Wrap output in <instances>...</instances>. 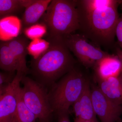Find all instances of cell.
<instances>
[{
    "label": "cell",
    "instance_id": "8",
    "mask_svg": "<svg viewBox=\"0 0 122 122\" xmlns=\"http://www.w3.org/2000/svg\"><path fill=\"white\" fill-rule=\"evenodd\" d=\"M95 113L101 122H117L122 114V105L115 104L103 94L98 86L91 87Z\"/></svg>",
    "mask_w": 122,
    "mask_h": 122
},
{
    "label": "cell",
    "instance_id": "16",
    "mask_svg": "<svg viewBox=\"0 0 122 122\" xmlns=\"http://www.w3.org/2000/svg\"><path fill=\"white\" fill-rule=\"evenodd\" d=\"M24 9L25 0H0V17L15 16Z\"/></svg>",
    "mask_w": 122,
    "mask_h": 122
},
{
    "label": "cell",
    "instance_id": "17",
    "mask_svg": "<svg viewBox=\"0 0 122 122\" xmlns=\"http://www.w3.org/2000/svg\"><path fill=\"white\" fill-rule=\"evenodd\" d=\"M37 119L36 116L24 102L20 92L16 110L10 122H36Z\"/></svg>",
    "mask_w": 122,
    "mask_h": 122
},
{
    "label": "cell",
    "instance_id": "7",
    "mask_svg": "<svg viewBox=\"0 0 122 122\" xmlns=\"http://www.w3.org/2000/svg\"><path fill=\"white\" fill-rule=\"evenodd\" d=\"M25 76L21 72H16L12 82L0 94V122H10L15 113L21 90L20 84Z\"/></svg>",
    "mask_w": 122,
    "mask_h": 122
},
{
    "label": "cell",
    "instance_id": "2",
    "mask_svg": "<svg viewBox=\"0 0 122 122\" xmlns=\"http://www.w3.org/2000/svg\"><path fill=\"white\" fill-rule=\"evenodd\" d=\"M49 49L31 61L30 72L37 82L44 85H52L58 79L74 68L75 59L64 43L62 37H49Z\"/></svg>",
    "mask_w": 122,
    "mask_h": 122
},
{
    "label": "cell",
    "instance_id": "19",
    "mask_svg": "<svg viewBox=\"0 0 122 122\" xmlns=\"http://www.w3.org/2000/svg\"><path fill=\"white\" fill-rule=\"evenodd\" d=\"M47 32V26L41 22H37L25 28L24 30V34L25 37L32 41L42 38Z\"/></svg>",
    "mask_w": 122,
    "mask_h": 122
},
{
    "label": "cell",
    "instance_id": "13",
    "mask_svg": "<svg viewBox=\"0 0 122 122\" xmlns=\"http://www.w3.org/2000/svg\"><path fill=\"white\" fill-rule=\"evenodd\" d=\"M52 0H33L25 9L21 21L24 28L38 22L46 12Z\"/></svg>",
    "mask_w": 122,
    "mask_h": 122
},
{
    "label": "cell",
    "instance_id": "10",
    "mask_svg": "<svg viewBox=\"0 0 122 122\" xmlns=\"http://www.w3.org/2000/svg\"><path fill=\"white\" fill-rule=\"evenodd\" d=\"M98 80L116 77L121 74L122 65L117 55H109L98 61L94 66Z\"/></svg>",
    "mask_w": 122,
    "mask_h": 122
},
{
    "label": "cell",
    "instance_id": "3",
    "mask_svg": "<svg viewBox=\"0 0 122 122\" xmlns=\"http://www.w3.org/2000/svg\"><path fill=\"white\" fill-rule=\"evenodd\" d=\"M41 20L47 26L49 37L74 33L79 29L76 0H52Z\"/></svg>",
    "mask_w": 122,
    "mask_h": 122
},
{
    "label": "cell",
    "instance_id": "14",
    "mask_svg": "<svg viewBox=\"0 0 122 122\" xmlns=\"http://www.w3.org/2000/svg\"><path fill=\"white\" fill-rule=\"evenodd\" d=\"M21 20L16 16H7L0 20V39L8 41L19 36L22 27Z\"/></svg>",
    "mask_w": 122,
    "mask_h": 122
},
{
    "label": "cell",
    "instance_id": "22",
    "mask_svg": "<svg viewBox=\"0 0 122 122\" xmlns=\"http://www.w3.org/2000/svg\"><path fill=\"white\" fill-rule=\"evenodd\" d=\"M58 117V122H71L69 113H62L57 115Z\"/></svg>",
    "mask_w": 122,
    "mask_h": 122
},
{
    "label": "cell",
    "instance_id": "11",
    "mask_svg": "<svg viewBox=\"0 0 122 122\" xmlns=\"http://www.w3.org/2000/svg\"><path fill=\"white\" fill-rule=\"evenodd\" d=\"M14 55L17 66V72L23 73L25 75L30 72L26 65V57L28 54L27 47L29 44L27 38L22 36L7 41Z\"/></svg>",
    "mask_w": 122,
    "mask_h": 122
},
{
    "label": "cell",
    "instance_id": "20",
    "mask_svg": "<svg viewBox=\"0 0 122 122\" xmlns=\"http://www.w3.org/2000/svg\"><path fill=\"white\" fill-rule=\"evenodd\" d=\"M15 72H0V94L3 93L12 83L16 76Z\"/></svg>",
    "mask_w": 122,
    "mask_h": 122
},
{
    "label": "cell",
    "instance_id": "1",
    "mask_svg": "<svg viewBox=\"0 0 122 122\" xmlns=\"http://www.w3.org/2000/svg\"><path fill=\"white\" fill-rule=\"evenodd\" d=\"M117 0H76L80 34L95 45L109 47L113 44L119 18Z\"/></svg>",
    "mask_w": 122,
    "mask_h": 122
},
{
    "label": "cell",
    "instance_id": "9",
    "mask_svg": "<svg viewBox=\"0 0 122 122\" xmlns=\"http://www.w3.org/2000/svg\"><path fill=\"white\" fill-rule=\"evenodd\" d=\"M75 120L86 121L97 120L94 110L91 87L89 81L85 86L81 96L73 105Z\"/></svg>",
    "mask_w": 122,
    "mask_h": 122
},
{
    "label": "cell",
    "instance_id": "18",
    "mask_svg": "<svg viewBox=\"0 0 122 122\" xmlns=\"http://www.w3.org/2000/svg\"><path fill=\"white\" fill-rule=\"evenodd\" d=\"M50 46V42L48 40L42 38L34 39L28 46V54L32 56L33 59H37L49 49Z\"/></svg>",
    "mask_w": 122,
    "mask_h": 122
},
{
    "label": "cell",
    "instance_id": "23",
    "mask_svg": "<svg viewBox=\"0 0 122 122\" xmlns=\"http://www.w3.org/2000/svg\"><path fill=\"white\" fill-rule=\"evenodd\" d=\"M116 55L118 57L122 63V69L121 74L122 75V50L120 48L116 47Z\"/></svg>",
    "mask_w": 122,
    "mask_h": 122
},
{
    "label": "cell",
    "instance_id": "12",
    "mask_svg": "<svg viewBox=\"0 0 122 122\" xmlns=\"http://www.w3.org/2000/svg\"><path fill=\"white\" fill-rule=\"evenodd\" d=\"M99 89L115 104L122 105V75L104 80H98Z\"/></svg>",
    "mask_w": 122,
    "mask_h": 122
},
{
    "label": "cell",
    "instance_id": "25",
    "mask_svg": "<svg viewBox=\"0 0 122 122\" xmlns=\"http://www.w3.org/2000/svg\"><path fill=\"white\" fill-rule=\"evenodd\" d=\"M117 122H122V120H119Z\"/></svg>",
    "mask_w": 122,
    "mask_h": 122
},
{
    "label": "cell",
    "instance_id": "5",
    "mask_svg": "<svg viewBox=\"0 0 122 122\" xmlns=\"http://www.w3.org/2000/svg\"><path fill=\"white\" fill-rule=\"evenodd\" d=\"M21 96L27 107L41 122H49L53 113L45 86L26 76L21 80Z\"/></svg>",
    "mask_w": 122,
    "mask_h": 122
},
{
    "label": "cell",
    "instance_id": "6",
    "mask_svg": "<svg viewBox=\"0 0 122 122\" xmlns=\"http://www.w3.org/2000/svg\"><path fill=\"white\" fill-rule=\"evenodd\" d=\"M62 38L70 51L86 68L94 67L98 61L110 55L81 34H71Z\"/></svg>",
    "mask_w": 122,
    "mask_h": 122
},
{
    "label": "cell",
    "instance_id": "4",
    "mask_svg": "<svg viewBox=\"0 0 122 122\" xmlns=\"http://www.w3.org/2000/svg\"><path fill=\"white\" fill-rule=\"evenodd\" d=\"M88 81L82 72L74 67L54 83L48 93L53 112L57 115L69 113L70 107L81 96Z\"/></svg>",
    "mask_w": 122,
    "mask_h": 122
},
{
    "label": "cell",
    "instance_id": "24",
    "mask_svg": "<svg viewBox=\"0 0 122 122\" xmlns=\"http://www.w3.org/2000/svg\"><path fill=\"white\" fill-rule=\"evenodd\" d=\"M74 122H98L97 120H86V121H79L75 120V119Z\"/></svg>",
    "mask_w": 122,
    "mask_h": 122
},
{
    "label": "cell",
    "instance_id": "15",
    "mask_svg": "<svg viewBox=\"0 0 122 122\" xmlns=\"http://www.w3.org/2000/svg\"><path fill=\"white\" fill-rule=\"evenodd\" d=\"M0 68L3 71H17L16 59L7 41H1L0 43Z\"/></svg>",
    "mask_w": 122,
    "mask_h": 122
},
{
    "label": "cell",
    "instance_id": "21",
    "mask_svg": "<svg viewBox=\"0 0 122 122\" xmlns=\"http://www.w3.org/2000/svg\"><path fill=\"white\" fill-rule=\"evenodd\" d=\"M115 33L118 43L122 50V17H119L118 20L116 27Z\"/></svg>",
    "mask_w": 122,
    "mask_h": 122
}]
</instances>
